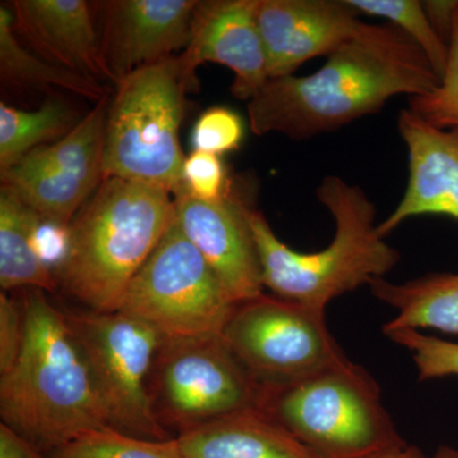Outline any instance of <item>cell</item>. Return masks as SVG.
Listing matches in <instances>:
<instances>
[{
    "instance_id": "1",
    "label": "cell",
    "mask_w": 458,
    "mask_h": 458,
    "mask_svg": "<svg viewBox=\"0 0 458 458\" xmlns=\"http://www.w3.org/2000/svg\"><path fill=\"white\" fill-rule=\"evenodd\" d=\"M441 80L393 23H364L315 73L271 78L247 104L256 135L310 140L379 113L391 98L424 95Z\"/></svg>"
},
{
    "instance_id": "2",
    "label": "cell",
    "mask_w": 458,
    "mask_h": 458,
    "mask_svg": "<svg viewBox=\"0 0 458 458\" xmlns=\"http://www.w3.org/2000/svg\"><path fill=\"white\" fill-rule=\"evenodd\" d=\"M22 307L25 336L16 363L0 375V417L47 454L108 427L106 410L65 312L41 289H29Z\"/></svg>"
},
{
    "instance_id": "3",
    "label": "cell",
    "mask_w": 458,
    "mask_h": 458,
    "mask_svg": "<svg viewBox=\"0 0 458 458\" xmlns=\"http://www.w3.org/2000/svg\"><path fill=\"white\" fill-rule=\"evenodd\" d=\"M316 197L335 221V236L321 251L298 252L274 233L260 210H247L262 283L276 297L327 310L331 301L385 278L400 261L377 231V210L360 186L339 176L322 179Z\"/></svg>"
},
{
    "instance_id": "4",
    "label": "cell",
    "mask_w": 458,
    "mask_h": 458,
    "mask_svg": "<svg viewBox=\"0 0 458 458\" xmlns=\"http://www.w3.org/2000/svg\"><path fill=\"white\" fill-rule=\"evenodd\" d=\"M174 216L170 192L119 177L102 180L69 227L57 280L90 311L116 312Z\"/></svg>"
},
{
    "instance_id": "5",
    "label": "cell",
    "mask_w": 458,
    "mask_h": 458,
    "mask_svg": "<svg viewBox=\"0 0 458 458\" xmlns=\"http://www.w3.org/2000/svg\"><path fill=\"white\" fill-rule=\"evenodd\" d=\"M197 86L179 55L143 66L116 83L105 128L104 179L119 177L174 192L186 157L180 144L186 93Z\"/></svg>"
},
{
    "instance_id": "6",
    "label": "cell",
    "mask_w": 458,
    "mask_h": 458,
    "mask_svg": "<svg viewBox=\"0 0 458 458\" xmlns=\"http://www.w3.org/2000/svg\"><path fill=\"white\" fill-rule=\"evenodd\" d=\"M260 409L321 458H366L405 443L375 377L349 360L264 388Z\"/></svg>"
},
{
    "instance_id": "7",
    "label": "cell",
    "mask_w": 458,
    "mask_h": 458,
    "mask_svg": "<svg viewBox=\"0 0 458 458\" xmlns=\"http://www.w3.org/2000/svg\"><path fill=\"white\" fill-rule=\"evenodd\" d=\"M176 216L138 271L120 311L165 339L222 336L237 307Z\"/></svg>"
},
{
    "instance_id": "8",
    "label": "cell",
    "mask_w": 458,
    "mask_h": 458,
    "mask_svg": "<svg viewBox=\"0 0 458 458\" xmlns=\"http://www.w3.org/2000/svg\"><path fill=\"white\" fill-rule=\"evenodd\" d=\"M149 394L159 423L179 436L232 412L260 408L264 388L222 336L164 337Z\"/></svg>"
},
{
    "instance_id": "9",
    "label": "cell",
    "mask_w": 458,
    "mask_h": 458,
    "mask_svg": "<svg viewBox=\"0 0 458 458\" xmlns=\"http://www.w3.org/2000/svg\"><path fill=\"white\" fill-rule=\"evenodd\" d=\"M264 388L293 384L348 360L325 310L262 293L237 304L222 334Z\"/></svg>"
},
{
    "instance_id": "10",
    "label": "cell",
    "mask_w": 458,
    "mask_h": 458,
    "mask_svg": "<svg viewBox=\"0 0 458 458\" xmlns=\"http://www.w3.org/2000/svg\"><path fill=\"white\" fill-rule=\"evenodd\" d=\"M89 360L108 427L140 438H176L157 419L149 377L164 337L122 311L65 312Z\"/></svg>"
},
{
    "instance_id": "11",
    "label": "cell",
    "mask_w": 458,
    "mask_h": 458,
    "mask_svg": "<svg viewBox=\"0 0 458 458\" xmlns=\"http://www.w3.org/2000/svg\"><path fill=\"white\" fill-rule=\"evenodd\" d=\"M108 104V96L96 102L64 138L36 148L2 172V185L42 221L71 227L86 199L101 185Z\"/></svg>"
},
{
    "instance_id": "12",
    "label": "cell",
    "mask_w": 458,
    "mask_h": 458,
    "mask_svg": "<svg viewBox=\"0 0 458 458\" xmlns=\"http://www.w3.org/2000/svg\"><path fill=\"white\" fill-rule=\"evenodd\" d=\"M198 0H113L102 3V59L111 82L182 53L191 40Z\"/></svg>"
},
{
    "instance_id": "13",
    "label": "cell",
    "mask_w": 458,
    "mask_h": 458,
    "mask_svg": "<svg viewBox=\"0 0 458 458\" xmlns=\"http://www.w3.org/2000/svg\"><path fill=\"white\" fill-rule=\"evenodd\" d=\"M174 195V216L181 231L234 302L264 293L260 260L247 218L250 205L233 194L219 203H205L183 191Z\"/></svg>"
},
{
    "instance_id": "14",
    "label": "cell",
    "mask_w": 458,
    "mask_h": 458,
    "mask_svg": "<svg viewBox=\"0 0 458 458\" xmlns=\"http://www.w3.org/2000/svg\"><path fill=\"white\" fill-rule=\"evenodd\" d=\"M360 16L348 0H259L256 17L270 80L333 53L363 25Z\"/></svg>"
},
{
    "instance_id": "15",
    "label": "cell",
    "mask_w": 458,
    "mask_h": 458,
    "mask_svg": "<svg viewBox=\"0 0 458 458\" xmlns=\"http://www.w3.org/2000/svg\"><path fill=\"white\" fill-rule=\"evenodd\" d=\"M259 0L199 3L189 47L179 54L183 68L197 80L204 63L227 66L234 74L231 92L250 101L270 80L258 26Z\"/></svg>"
},
{
    "instance_id": "16",
    "label": "cell",
    "mask_w": 458,
    "mask_h": 458,
    "mask_svg": "<svg viewBox=\"0 0 458 458\" xmlns=\"http://www.w3.org/2000/svg\"><path fill=\"white\" fill-rule=\"evenodd\" d=\"M397 128L408 148V186L377 231L386 238L412 216L429 214L458 221V126L437 128L403 108Z\"/></svg>"
},
{
    "instance_id": "17",
    "label": "cell",
    "mask_w": 458,
    "mask_h": 458,
    "mask_svg": "<svg viewBox=\"0 0 458 458\" xmlns=\"http://www.w3.org/2000/svg\"><path fill=\"white\" fill-rule=\"evenodd\" d=\"M11 7L14 31L36 55L98 82L111 81L89 2L16 0Z\"/></svg>"
},
{
    "instance_id": "18",
    "label": "cell",
    "mask_w": 458,
    "mask_h": 458,
    "mask_svg": "<svg viewBox=\"0 0 458 458\" xmlns=\"http://www.w3.org/2000/svg\"><path fill=\"white\" fill-rule=\"evenodd\" d=\"M176 438L185 458H321L260 408L214 419Z\"/></svg>"
},
{
    "instance_id": "19",
    "label": "cell",
    "mask_w": 458,
    "mask_h": 458,
    "mask_svg": "<svg viewBox=\"0 0 458 458\" xmlns=\"http://www.w3.org/2000/svg\"><path fill=\"white\" fill-rule=\"evenodd\" d=\"M369 286L373 297L396 311L382 327L384 334L411 328L458 335V271L428 274L403 283L376 279Z\"/></svg>"
},
{
    "instance_id": "20",
    "label": "cell",
    "mask_w": 458,
    "mask_h": 458,
    "mask_svg": "<svg viewBox=\"0 0 458 458\" xmlns=\"http://www.w3.org/2000/svg\"><path fill=\"white\" fill-rule=\"evenodd\" d=\"M7 186L0 189V286L12 289H41L55 293L59 280L42 260L35 243V229L40 222Z\"/></svg>"
},
{
    "instance_id": "21",
    "label": "cell",
    "mask_w": 458,
    "mask_h": 458,
    "mask_svg": "<svg viewBox=\"0 0 458 458\" xmlns=\"http://www.w3.org/2000/svg\"><path fill=\"white\" fill-rule=\"evenodd\" d=\"M0 74L5 83L49 89L57 87L81 98L101 101L106 90L98 81L68 71L27 50L13 26V14L0 5Z\"/></svg>"
},
{
    "instance_id": "22",
    "label": "cell",
    "mask_w": 458,
    "mask_h": 458,
    "mask_svg": "<svg viewBox=\"0 0 458 458\" xmlns=\"http://www.w3.org/2000/svg\"><path fill=\"white\" fill-rule=\"evenodd\" d=\"M80 123V122H78ZM64 99L49 98L36 111L0 104V174L17 165L36 148L64 138L77 125Z\"/></svg>"
},
{
    "instance_id": "23",
    "label": "cell",
    "mask_w": 458,
    "mask_h": 458,
    "mask_svg": "<svg viewBox=\"0 0 458 458\" xmlns=\"http://www.w3.org/2000/svg\"><path fill=\"white\" fill-rule=\"evenodd\" d=\"M47 458H185L177 438L153 441L99 428L51 451Z\"/></svg>"
},
{
    "instance_id": "24",
    "label": "cell",
    "mask_w": 458,
    "mask_h": 458,
    "mask_svg": "<svg viewBox=\"0 0 458 458\" xmlns=\"http://www.w3.org/2000/svg\"><path fill=\"white\" fill-rule=\"evenodd\" d=\"M360 14L385 18L399 27L426 54L433 71L442 80L447 68L450 45L433 29L423 2L419 0H348Z\"/></svg>"
},
{
    "instance_id": "25",
    "label": "cell",
    "mask_w": 458,
    "mask_h": 458,
    "mask_svg": "<svg viewBox=\"0 0 458 458\" xmlns=\"http://www.w3.org/2000/svg\"><path fill=\"white\" fill-rule=\"evenodd\" d=\"M408 108L437 128L458 126V9L451 33L447 68L441 82L424 95L409 98Z\"/></svg>"
},
{
    "instance_id": "26",
    "label": "cell",
    "mask_w": 458,
    "mask_h": 458,
    "mask_svg": "<svg viewBox=\"0 0 458 458\" xmlns=\"http://www.w3.org/2000/svg\"><path fill=\"white\" fill-rule=\"evenodd\" d=\"M385 335L411 354L419 381L458 377V343L447 342L411 328L388 331Z\"/></svg>"
},
{
    "instance_id": "27",
    "label": "cell",
    "mask_w": 458,
    "mask_h": 458,
    "mask_svg": "<svg viewBox=\"0 0 458 458\" xmlns=\"http://www.w3.org/2000/svg\"><path fill=\"white\" fill-rule=\"evenodd\" d=\"M177 191L205 203H219L232 194L221 157L192 150L183 164L182 182Z\"/></svg>"
},
{
    "instance_id": "28",
    "label": "cell",
    "mask_w": 458,
    "mask_h": 458,
    "mask_svg": "<svg viewBox=\"0 0 458 458\" xmlns=\"http://www.w3.org/2000/svg\"><path fill=\"white\" fill-rule=\"evenodd\" d=\"M243 137L242 119L227 107L216 106L199 116L192 129L191 144L194 150L221 157L237 150Z\"/></svg>"
},
{
    "instance_id": "29",
    "label": "cell",
    "mask_w": 458,
    "mask_h": 458,
    "mask_svg": "<svg viewBox=\"0 0 458 458\" xmlns=\"http://www.w3.org/2000/svg\"><path fill=\"white\" fill-rule=\"evenodd\" d=\"M25 336V316L22 303L8 293H0V375L14 366Z\"/></svg>"
},
{
    "instance_id": "30",
    "label": "cell",
    "mask_w": 458,
    "mask_h": 458,
    "mask_svg": "<svg viewBox=\"0 0 458 458\" xmlns=\"http://www.w3.org/2000/svg\"><path fill=\"white\" fill-rule=\"evenodd\" d=\"M423 7L439 38L450 45L454 16L458 9L457 0H426Z\"/></svg>"
},
{
    "instance_id": "31",
    "label": "cell",
    "mask_w": 458,
    "mask_h": 458,
    "mask_svg": "<svg viewBox=\"0 0 458 458\" xmlns=\"http://www.w3.org/2000/svg\"><path fill=\"white\" fill-rule=\"evenodd\" d=\"M0 458H47L12 428L0 424Z\"/></svg>"
},
{
    "instance_id": "32",
    "label": "cell",
    "mask_w": 458,
    "mask_h": 458,
    "mask_svg": "<svg viewBox=\"0 0 458 458\" xmlns=\"http://www.w3.org/2000/svg\"><path fill=\"white\" fill-rule=\"evenodd\" d=\"M366 458H427L424 456L423 452L419 450L417 445H394V447L387 448V450L378 452V454H372V456Z\"/></svg>"
},
{
    "instance_id": "33",
    "label": "cell",
    "mask_w": 458,
    "mask_h": 458,
    "mask_svg": "<svg viewBox=\"0 0 458 458\" xmlns=\"http://www.w3.org/2000/svg\"><path fill=\"white\" fill-rule=\"evenodd\" d=\"M434 458H458V450L456 448L447 447V445H442L439 450L437 451Z\"/></svg>"
}]
</instances>
